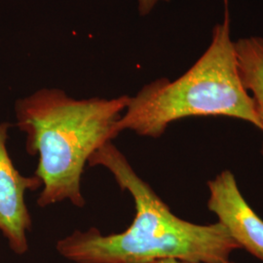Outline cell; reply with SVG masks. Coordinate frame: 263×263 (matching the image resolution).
Instances as JSON below:
<instances>
[{
    "label": "cell",
    "instance_id": "obj_4",
    "mask_svg": "<svg viewBox=\"0 0 263 263\" xmlns=\"http://www.w3.org/2000/svg\"><path fill=\"white\" fill-rule=\"evenodd\" d=\"M8 123H0V232L15 254L28 253L32 220L25 196L42 187L36 176L25 177L14 166L7 151Z\"/></svg>",
    "mask_w": 263,
    "mask_h": 263
},
{
    "label": "cell",
    "instance_id": "obj_2",
    "mask_svg": "<svg viewBox=\"0 0 263 263\" xmlns=\"http://www.w3.org/2000/svg\"><path fill=\"white\" fill-rule=\"evenodd\" d=\"M129 96L76 100L60 89H40L16 104L26 149L38 156L34 176L42 182L39 207L64 201L83 208L81 181L90 157L120 135L117 123Z\"/></svg>",
    "mask_w": 263,
    "mask_h": 263
},
{
    "label": "cell",
    "instance_id": "obj_1",
    "mask_svg": "<svg viewBox=\"0 0 263 263\" xmlns=\"http://www.w3.org/2000/svg\"><path fill=\"white\" fill-rule=\"evenodd\" d=\"M88 165L107 170L135 203L131 226L120 233L103 234L98 228L76 230L60 239L57 252L73 263H144L179 259L196 263H232L241 249L219 222L201 226L176 216L151 185L137 174L109 141L95 152Z\"/></svg>",
    "mask_w": 263,
    "mask_h": 263
},
{
    "label": "cell",
    "instance_id": "obj_6",
    "mask_svg": "<svg viewBox=\"0 0 263 263\" xmlns=\"http://www.w3.org/2000/svg\"><path fill=\"white\" fill-rule=\"evenodd\" d=\"M235 48L240 78L254 101L263 133V37L241 38L236 41Z\"/></svg>",
    "mask_w": 263,
    "mask_h": 263
},
{
    "label": "cell",
    "instance_id": "obj_3",
    "mask_svg": "<svg viewBox=\"0 0 263 263\" xmlns=\"http://www.w3.org/2000/svg\"><path fill=\"white\" fill-rule=\"evenodd\" d=\"M223 21L216 25L210 46L176 80L159 78L130 97L117 129L158 139L172 123L189 117H229L260 130L254 101L241 81L235 42L230 30L229 2Z\"/></svg>",
    "mask_w": 263,
    "mask_h": 263
},
{
    "label": "cell",
    "instance_id": "obj_8",
    "mask_svg": "<svg viewBox=\"0 0 263 263\" xmlns=\"http://www.w3.org/2000/svg\"><path fill=\"white\" fill-rule=\"evenodd\" d=\"M144 263H196V262H189V261H183V260H179V259H173V258H169V259H159V260H153V261H149V262ZM234 263V262H232Z\"/></svg>",
    "mask_w": 263,
    "mask_h": 263
},
{
    "label": "cell",
    "instance_id": "obj_7",
    "mask_svg": "<svg viewBox=\"0 0 263 263\" xmlns=\"http://www.w3.org/2000/svg\"><path fill=\"white\" fill-rule=\"evenodd\" d=\"M159 1L169 0H139V11L142 16L147 15Z\"/></svg>",
    "mask_w": 263,
    "mask_h": 263
},
{
    "label": "cell",
    "instance_id": "obj_5",
    "mask_svg": "<svg viewBox=\"0 0 263 263\" xmlns=\"http://www.w3.org/2000/svg\"><path fill=\"white\" fill-rule=\"evenodd\" d=\"M207 184L208 209L217 216V222L241 249L263 261V219L245 200L234 174L224 170Z\"/></svg>",
    "mask_w": 263,
    "mask_h": 263
}]
</instances>
